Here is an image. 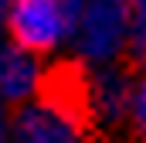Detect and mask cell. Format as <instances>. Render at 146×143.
<instances>
[{
  "instance_id": "cell-1",
  "label": "cell",
  "mask_w": 146,
  "mask_h": 143,
  "mask_svg": "<svg viewBox=\"0 0 146 143\" xmlns=\"http://www.w3.org/2000/svg\"><path fill=\"white\" fill-rule=\"evenodd\" d=\"M68 37L85 61H112L133 41V3L129 0H65Z\"/></svg>"
},
{
  "instance_id": "cell-2",
  "label": "cell",
  "mask_w": 146,
  "mask_h": 143,
  "mask_svg": "<svg viewBox=\"0 0 146 143\" xmlns=\"http://www.w3.org/2000/svg\"><path fill=\"white\" fill-rule=\"evenodd\" d=\"M7 31L17 48L31 55L54 51L68 37V7L65 0H14Z\"/></svg>"
},
{
  "instance_id": "cell-3",
  "label": "cell",
  "mask_w": 146,
  "mask_h": 143,
  "mask_svg": "<svg viewBox=\"0 0 146 143\" xmlns=\"http://www.w3.org/2000/svg\"><path fill=\"white\" fill-rule=\"evenodd\" d=\"M88 126L75 119L72 112L58 109L54 102H27L10 119V140L14 143H82Z\"/></svg>"
},
{
  "instance_id": "cell-4",
  "label": "cell",
  "mask_w": 146,
  "mask_h": 143,
  "mask_svg": "<svg viewBox=\"0 0 146 143\" xmlns=\"http://www.w3.org/2000/svg\"><path fill=\"white\" fill-rule=\"evenodd\" d=\"M41 75L44 72L37 68L31 51L17 44H0V99L3 102H21L31 92H37Z\"/></svg>"
},
{
  "instance_id": "cell-5",
  "label": "cell",
  "mask_w": 146,
  "mask_h": 143,
  "mask_svg": "<svg viewBox=\"0 0 146 143\" xmlns=\"http://www.w3.org/2000/svg\"><path fill=\"white\" fill-rule=\"evenodd\" d=\"M133 89L126 82V75H119L115 68H106L92 78V102H95V112L99 116H109V119H119L126 109L133 106Z\"/></svg>"
},
{
  "instance_id": "cell-6",
  "label": "cell",
  "mask_w": 146,
  "mask_h": 143,
  "mask_svg": "<svg viewBox=\"0 0 146 143\" xmlns=\"http://www.w3.org/2000/svg\"><path fill=\"white\" fill-rule=\"evenodd\" d=\"M133 3V55L146 65V0H129Z\"/></svg>"
},
{
  "instance_id": "cell-7",
  "label": "cell",
  "mask_w": 146,
  "mask_h": 143,
  "mask_svg": "<svg viewBox=\"0 0 146 143\" xmlns=\"http://www.w3.org/2000/svg\"><path fill=\"white\" fill-rule=\"evenodd\" d=\"M129 116H133L136 130L146 136V75L136 82V89H133V106H129Z\"/></svg>"
},
{
  "instance_id": "cell-8",
  "label": "cell",
  "mask_w": 146,
  "mask_h": 143,
  "mask_svg": "<svg viewBox=\"0 0 146 143\" xmlns=\"http://www.w3.org/2000/svg\"><path fill=\"white\" fill-rule=\"evenodd\" d=\"M10 136V123H7V112H3V99H0V143H7Z\"/></svg>"
},
{
  "instance_id": "cell-9",
  "label": "cell",
  "mask_w": 146,
  "mask_h": 143,
  "mask_svg": "<svg viewBox=\"0 0 146 143\" xmlns=\"http://www.w3.org/2000/svg\"><path fill=\"white\" fill-rule=\"evenodd\" d=\"M10 3H14V0H0V27H7V17H10Z\"/></svg>"
}]
</instances>
